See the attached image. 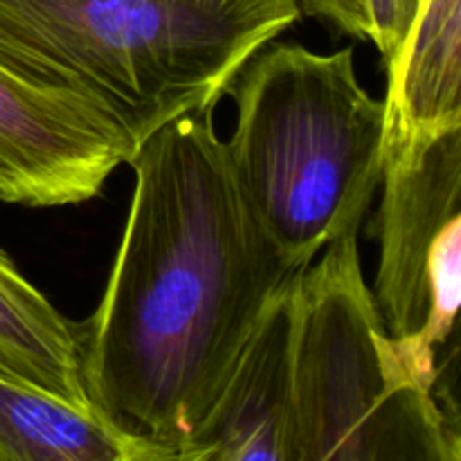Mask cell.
Wrapping results in <instances>:
<instances>
[{
	"label": "cell",
	"instance_id": "obj_10",
	"mask_svg": "<svg viewBox=\"0 0 461 461\" xmlns=\"http://www.w3.org/2000/svg\"><path fill=\"white\" fill-rule=\"evenodd\" d=\"M84 331L86 322L59 313L0 248V374L93 405L81 376Z\"/></svg>",
	"mask_w": 461,
	"mask_h": 461
},
{
	"label": "cell",
	"instance_id": "obj_4",
	"mask_svg": "<svg viewBox=\"0 0 461 461\" xmlns=\"http://www.w3.org/2000/svg\"><path fill=\"white\" fill-rule=\"evenodd\" d=\"M457 417L387 333L358 232L333 239L297 282L293 461H459Z\"/></svg>",
	"mask_w": 461,
	"mask_h": 461
},
{
	"label": "cell",
	"instance_id": "obj_1",
	"mask_svg": "<svg viewBox=\"0 0 461 461\" xmlns=\"http://www.w3.org/2000/svg\"><path fill=\"white\" fill-rule=\"evenodd\" d=\"M212 111L167 122L126 162L133 198L81 351L90 403L171 459L270 302L309 266L257 219Z\"/></svg>",
	"mask_w": 461,
	"mask_h": 461
},
{
	"label": "cell",
	"instance_id": "obj_11",
	"mask_svg": "<svg viewBox=\"0 0 461 461\" xmlns=\"http://www.w3.org/2000/svg\"><path fill=\"white\" fill-rule=\"evenodd\" d=\"M419 3L421 0H300V7L345 34L372 41L387 61L399 50Z\"/></svg>",
	"mask_w": 461,
	"mask_h": 461
},
{
	"label": "cell",
	"instance_id": "obj_5",
	"mask_svg": "<svg viewBox=\"0 0 461 461\" xmlns=\"http://www.w3.org/2000/svg\"><path fill=\"white\" fill-rule=\"evenodd\" d=\"M381 187L372 223L381 243L372 295L387 333L414 369L428 318H453L459 311L461 129L385 142Z\"/></svg>",
	"mask_w": 461,
	"mask_h": 461
},
{
	"label": "cell",
	"instance_id": "obj_3",
	"mask_svg": "<svg viewBox=\"0 0 461 461\" xmlns=\"http://www.w3.org/2000/svg\"><path fill=\"white\" fill-rule=\"evenodd\" d=\"M237 126L230 167L270 237L297 259L358 232L385 165V102L356 75L354 50L261 48L225 88Z\"/></svg>",
	"mask_w": 461,
	"mask_h": 461
},
{
	"label": "cell",
	"instance_id": "obj_7",
	"mask_svg": "<svg viewBox=\"0 0 461 461\" xmlns=\"http://www.w3.org/2000/svg\"><path fill=\"white\" fill-rule=\"evenodd\" d=\"M300 275L270 302L223 392L176 459L293 461V338Z\"/></svg>",
	"mask_w": 461,
	"mask_h": 461
},
{
	"label": "cell",
	"instance_id": "obj_2",
	"mask_svg": "<svg viewBox=\"0 0 461 461\" xmlns=\"http://www.w3.org/2000/svg\"><path fill=\"white\" fill-rule=\"evenodd\" d=\"M300 0H0V68L81 95L142 142L216 106Z\"/></svg>",
	"mask_w": 461,
	"mask_h": 461
},
{
	"label": "cell",
	"instance_id": "obj_6",
	"mask_svg": "<svg viewBox=\"0 0 461 461\" xmlns=\"http://www.w3.org/2000/svg\"><path fill=\"white\" fill-rule=\"evenodd\" d=\"M138 142L81 95L41 88L0 68V201L79 205L102 196Z\"/></svg>",
	"mask_w": 461,
	"mask_h": 461
},
{
	"label": "cell",
	"instance_id": "obj_9",
	"mask_svg": "<svg viewBox=\"0 0 461 461\" xmlns=\"http://www.w3.org/2000/svg\"><path fill=\"white\" fill-rule=\"evenodd\" d=\"M0 461H171L162 446L79 405L0 374Z\"/></svg>",
	"mask_w": 461,
	"mask_h": 461
},
{
	"label": "cell",
	"instance_id": "obj_8",
	"mask_svg": "<svg viewBox=\"0 0 461 461\" xmlns=\"http://www.w3.org/2000/svg\"><path fill=\"white\" fill-rule=\"evenodd\" d=\"M385 68V142L461 129V0H421Z\"/></svg>",
	"mask_w": 461,
	"mask_h": 461
}]
</instances>
